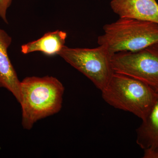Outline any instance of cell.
Masks as SVG:
<instances>
[{
  "instance_id": "obj_10",
  "label": "cell",
  "mask_w": 158,
  "mask_h": 158,
  "mask_svg": "<svg viewBox=\"0 0 158 158\" xmlns=\"http://www.w3.org/2000/svg\"><path fill=\"white\" fill-rule=\"evenodd\" d=\"M13 0H0V18L6 23L8 24L7 13Z\"/></svg>"
},
{
  "instance_id": "obj_8",
  "label": "cell",
  "mask_w": 158,
  "mask_h": 158,
  "mask_svg": "<svg viewBox=\"0 0 158 158\" xmlns=\"http://www.w3.org/2000/svg\"><path fill=\"white\" fill-rule=\"evenodd\" d=\"M11 42V36L0 28V88H5L11 92L19 103L21 81L8 52Z\"/></svg>"
},
{
  "instance_id": "obj_4",
  "label": "cell",
  "mask_w": 158,
  "mask_h": 158,
  "mask_svg": "<svg viewBox=\"0 0 158 158\" xmlns=\"http://www.w3.org/2000/svg\"><path fill=\"white\" fill-rule=\"evenodd\" d=\"M58 55L83 73L102 91L114 73L112 64L113 54L106 46L94 48H71L64 46Z\"/></svg>"
},
{
  "instance_id": "obj_2",
  "label": "cell",
  "mask_w": 158,
  "mask_h": 158,
  "mask_svg": "<svg viewBox=\"0 0 158 158\" xmlns=\"http://www.w3.org/2000/svg\"><path fill=\"white\" fill-rule=\"evenodd\" d=\"M102 97L112 107L143 119L158 98V90L144 82L114 72L102 90Z\"/></svg>"
},
{
  "instance_id": "obj_7",
  "label": "cell",
  "mask_w": 158,
  "mask_h": 158,
  "mask_svg": "<svg viewBox=\"0 0 158 158\" xmlns=\"http://www.w3.org/2000/svg\"><path fill=\"white\" fill-rule=\"evenodd\" d=\"M136 130V142L144 150L143 158H158V98Z\"/></svg>"
},
{
  "instance_id": "obj_3",
  "label": "cell",
  "mask_w": 158,
  "mask_h": 158,
  "mask_svg": "<svg viewBox=\"0 0 158 158\" xmlns=\"http://www.w3.org/2000/svg\"><path fill=\"white\" fill-rule=\"evenodd\" d=\"M104 34L98 36V45L106 46L114 55L137 52L158 44V24L151 22L119 18L104 26Z\"/></svg>"
},
{
  "instance_id": "obj_9",
  "label": "cell",
  "mask_w": 158,
  "mask_h": 158,
  "mask_svg": "<svg viewBox=\"0 0 158 158\" xmlns=\"http://www.w3.org/2000/svg\"><path fill=\"white\" fill-rule=\"evenodd\" d=\"M67 37L66 32L59 30L48 32L37 40L23 44L21 52L25 55L36 52L48 56L58 55L65 46Z\"/></svg>"
},
{
  "instance_id": "obj_1",
  "label": "cell",
  "mask_w": 158,
  "mask_h": 158,
  "mask_svg": "<svg viewBox=\"0 0 158 158\" xmlns=\"http://www.w3.org/2000/svg\"><path fill=\"white\" fill-rule=\"evenodd\" d=\"M65 88L53 77H29L20 83L22 125L30 130L38 120L59 113Z\"/></svg>"
},
{
  "instance_id": "obj_5",
  "label": "cell",
  "mask_w": 158,
  "mask_h": 158,
  "mask_svg": "<svg viewBox=\"0 0 158 158\" xmlns=\"http://www.w3.org/2000/svg\"><path fill=\"white\" fill-rule=\"evenodd\" d=\"M114 72L132 77L158 90V44L137 52L113 55Z\"/></svg>"
},
{
  "instance_id": "obj_6",
  "label": "cell",
  "mask_w": 158,
  "mask_h": 158,
  "mask_svg": "<svg viewBox=\"0 0 158 158\" xmlns=\"http://www.w3.org/2000/svg\"><path fill=\"white\" fill-rule=\"evenodd\" d=\"M111 9L119 18H130L158 24L156 0H112Z\"/></svg>"
}]
</instances>
